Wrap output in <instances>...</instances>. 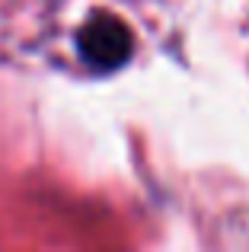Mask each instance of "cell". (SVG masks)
Returning <instances> with one entry per match:
<instances>
[{
	"mask_svg": "<svg viewBox=\"0 0 249 252\" xmlns=\"http://www.w3.org/2000/svg\"><path fill=\"white\" fill-rule=\"evenodd\" d=\"M80 55L96 70H112L131 58V32L115 16H96L80 32Z\"/></svg>",
	"mask_w": 249,
	"mask_h": 252,
	"instance_id": "cell-1",
	"label": "cell"
}]
</instances>
